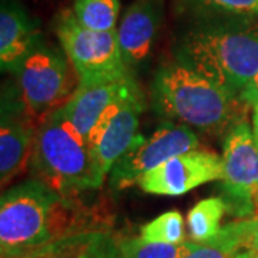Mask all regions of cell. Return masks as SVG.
Returning a JSON list of instances; mask_svg holds the SVG:
<instances>
[{
  "label": "cell",
  "instance_id": "cell-1",
  "mask_svg": "<svg viewBox=\"0 0 258 258\" xmlns=\"http://www.w3.org/2000/svg\"><path fill=\"white\" fill-rule=\"evenodd\" d=\"M101 222L76 197L60 195L36 178L12 186L0 201L2 258H16Z\"/></svg>",
  "mask_w": 258,
  "mask_h": 258
},
{
  "label": "cell",
  "instance_id": "cell-2",
  "mask_svg": "<svg viewBox=\"0 0 258 258\" xmlns=\"http://www.w3.org/2000/svg\"><path fill=\"white\" fill-rule=\"evenodd\" d=\"M175 55L176 62L240 98L258 74V25L194 23Z\"/></svg>",
  "mask_w": 258,
  "mask_h": 258
},
{
  "label": "cell",
  "instance_id": "cell-3",
  "mask_svg": "<svg viewBox=\"0 0 258 258\" xmlns=\"http://www.w3.org/2000/svg\"><path fill=\"white\" fill-rule=\"evenodd\" d=\"M152 108L165 120L194 128L222 132L237 120L240 98L179 62L164 64L154 76Z\"/></svg>",
  "mask_w": 258,
  "mask_h": 258
},
{
  "label": "cell",
  "instance_id": "cell-4",
  "mask_svg": "<svg viewBox=\"0 0 258 258\" xmlns=\"http://www.w3.org/2000/svg\"><path fill=\"white\" fill-rule=\"evenodd\" d=\"M30 168L36 179L60 195L78 197L101 188L89 144L68 119L63 106L39 123Z\"/></svg>",
  "mask_w": 258,
  "mask_h": 258
},
{
  "label": "cell",
  "instance_id": "cell-5",
  "mask_svg": "<svg viewBox=\"0 0 258 258\" xmlns=\"http://www.w3.org/2000/svg\"><path fill=\"white\" fill-rule=\"evenodd\" d=\"M55 30L79 86L116 82L132 76L120 53L116 30L96 32L85 28L74 10H62L57 15Z\"/></svg>",
  "mask_w": 258,
  "mask_h": 258
},
{
  "label": "cell",
  "instance_id": "cell-6",
  "mask_svg": "<svg viewBox=\"0 0 258 258\" xmlns=\"http://www.w3.org/2000/svg\"><path fill=\"white\" fill-rule=\"evenodd\" d=\"M71 66L66 55L40 43L15 72L19 96L37 123L64 106L76 92L79 83Z\"/></svg>",
  "mask_w": 258,
  "mask_h": 258
},
{
  "label": "cell",
  "instance_id": "cell-7",
  "mask_svg": "<svg viewBox=\"0 0 258 258\" xmlns=\"http://www.w3.org/2000/svg\"><path fill=\"white\" fill-rule=\"evenodd\" d=\"M221 198L227 212L240 220L254 217L258 207V147L245 120L235 122L224 141Z\"/></svg>",
  "mask_w": 258,
  "mask_h": 258
},
{
  "label": "cell",
  "instance_id": "cell-8",
  "mask_svg": "<svg viewBox=\"0 0 258 258\" xmlns=\"http://www.w3.org/2000/svg\"><path fill=\"white\" fill-rule=\"evenodd\" d=\"M144 111V95L139 86L109 106L88 137L95 176L99 186L113 165L128 152L138 137L139 115Z\"/></svg>",
  "mask_w": 258,
  "mask_h": 258
},
{
  "label": "cell",
  "instance_id": "cell-9",
  "mask_svg": "<svg viewBox=\"0 0 258 258\" xmlns=\"http://www.w3.org/2000/svg\"><path fill=\"white\" fill-rule=\"evenodd\" d=\"M198 138L189 126L165 120L149 139L142 135L137 137L131 149L112 168L109 184L113 189H123L138 184L144 174L168 159L198 149Z\"/></svg>",
  "mask_w": 258,
  "mask_h": 258
},
{
  "label": "cell",
  "instance_id": "cell-10",
  "mask_svg": "<svg viewBox=\"0 0 258 258\" xmlns=\"http://www.w3.org/2000/svg\"><path fill=\"white\" fill-rule=\"evenodd\" d=\"M222 176L224 162L220 155L205 149H192L144 174L138 185L148 194L176 197L207 182L221 181Z\"/></svg>",
  "mask_w": 258,
  "mask_h": 258
},
{
  "label": "cell",
  "instance_id": "cell-11",
  "mask_svg": "<svg viewBox=\"0 0 258 258\" xmlns=\"http://www.w3.org/2000/svg\"><path fill=\"white\" fill-rule=\"evenodd\" d=\"M37 126L39 123L29 115L20 99L18 88L3 91L0 126V178L3 185L28 168Z\"/></svg>",
  "mask_w": 258,
  "mask_h": 258
},
{
  "label": "cell",
  "instance_id": "cell-12",
  "mask_svg": "<svg viewBox=\"0 0 258 258\" xmlns=\"http://www.w3.org/2000/svg\"><path fill=\"white\" fill-rule=\"evenodd\" d=\"M162 16V0H135L116 29L120 53L129 69L147 59Z\"/></svg>",
  "mask_w": 258,
  "mask_h": 258
},
{
  "label": "cell",
  "instance_id": "cell-13",
  "mask_svg": "<svg viewBox=\"0 0 258 258\" xmlns=\"http://www.w3.org/2000/svg\"><path fill=\"white\" fill-rule=\"evenodd\" d=\"M40 45V30L15 0H3L0 9V63L15 74L22 62Z\"/></svg>",
  "mask_w": 258,
  "mask_h": 258
},
{
  "label": "cell",
  "instance_id": "cell-14",
  "mask_svg": "<svg viewBox=\"0 0 258 258\" xmlns=\"http://www.w3.org/2000/svg\"><path fill=\"white\" fill-rule=\"evenodd\" d=\"M137 88L138 83L132 76L95 86H78L74 96L63 106V111L78 132L88 141L91 131L106 109Z\"/></svg>",
  "mask_w": 258,
  "mask_h": 258
},
{
  "label": "cell",
  "instance_id": "cell-15",
  "mask_svg": "<svg viewBox=\"0 0 258 258\" xmlns=\"http://www.w3.org/2000/svg\"><path fill=\"white\" fill-rule=\"evenodd\" d=\"M16 258H120L118 240L108 230L81 232Z\"/></svg>",
  "mask_w": 258,
  "mask_h": 258
},
{
  "label": "cell",
  "instance_id": "cell-16",
  "mask_svg": "<svg viewBox=\"0 0 258 258\" xmlns=\"http://www.w3.org/2000/svg\"><path fill=\"white\" fill-rule=\"evenodd\" d=\"M175 8L194 23L258 25V0H175Z\"/></svg>",
  "mask_w": 258,
  "mask_h": 258
},
{
  "label": "cell",
  "instance_id": "cell-17",
  "mask_svg": "<svg viewBox=\"0 0 258 258\" xmlns=\"http://www.w3.org/2000/svg\"><path fill=\"white\" fill-rule=\"evenodd\" d=\"M225 212L227 207L221 197L207 198L194 205L186 218L191 241L204 244L214 238L222 228L220 224Z\"/></svg>",
  "mask_w": 258,
  "mask_h": 258
},
{
  "label": "cell",
  "instance_id": "cell-18",
  "mask_svg": "<svg viewBox=\"0 0 258 258\" xmlns=\"http://www.w3.org/2000/svg\"><path fill=\"white\" fill-rule=\"evenodd\" d=\"M201 244L194 241H184L178 244L151 242L141 237L118 240L120 258H185Z\"/></svg>",
  "mask_w": 258,
  "mask_h": 258
},
{
  "label": "cell",
  "instance_id": "cell-19",
  "mask_svg": "<svg viewBox=\"0 0 258 258\" xmlns=\"http://www.w3.org/2000/svg\"><path fill=\"white\" fill-rule=\"evenodd\" d=\"M74 13L79 23L91 30H116L119 0H75Z\"/></svg>",
  "mask_w": 258,
  "mask_h": 258
},
{
  "label": "cell",
  "instance_id": "cell-20",
  "mask_svg": "<svg viewBox=\"0 0 258 258\" xmlns=\"http://www.w3.org/2000/svg\"><path fill=\"white\" fill-rule=\"evenodd\" d=\"M244 220L232 221L222 227L210 241L201 244L185 258H234L242 249Z\"/></svg>",
  "mask_w": 258,
  "mask_h": 258
},
{
  "label": "cell",
  "instance_id": "cell-21",
  "mask_svg": "<svg viewBox=\"0 0 258 258\" xmlns=\"http://www.w3.org/2000/svg\"><path fill=\"white\" fill-rule=\"evenodd\" d=\"M139 237L151 242L178 244L184 242V218L178 211H168L161 214L155 220L141 227Z\"/></svg>",
  "mask_w": 258,
  "mask_h": 258
},
{
  "label": "cell",
  "instance_id": "cell-22",
  "mask_svg": "<svg viewBox=\"0 0 258 258\" xmlns=\"http://www.w3.org/2000/svg\"><path fill=\"white\" fill-rule=\"evenodd\" d=\"M242 249L258 252V215L244 220Z\"/></svg>",
  "mask_w": 258,
  "mask_h": 258
},
{
  "label": "cell",
  "instance_id": "cell-23",
  "mask_svg": "<svg viewBox=\"0 0 258 258\" xmlns=\"http://www.w3.org/2000/svg\"><path fill=\"white\" fill-rule=\"evenodd\" d=\"M241 103L254 106L258 102V74L257 76L247 85V88L240 95Z\"/></svg>",
  "mask_w": 258,
  "mask_h": 258
},
{
  "label": "cell",
  "instance_id": "cell-24",
  "mask_svg": "<svg viewBox=\"0 0 258 258\" xmlns=\"http://www.w3.org/2000/svg\"><path fill=\"white\" fill-rule=\"evenodd\" d=\"M254 112H252V134H254V139L258 147V102L252 106Z\"/></svg>",
  "mask_w": 258,
  "mask_h": 258
},
{
  "label": "cell",
  "instance_id": "cell-25",
  "mask_svg": "<svg viewBox=\"0 0 258 258\" xmlns=\"http://www.w3.org/2000/svg\"><path fill=\"white\" fill-rule=\"evenodd\" d=\"M234 258H258V252L249 251V249H241L235 254Z\"/></svg>",
  "mask_w": 258,
  "mask_h": 258
}]
</instances>
